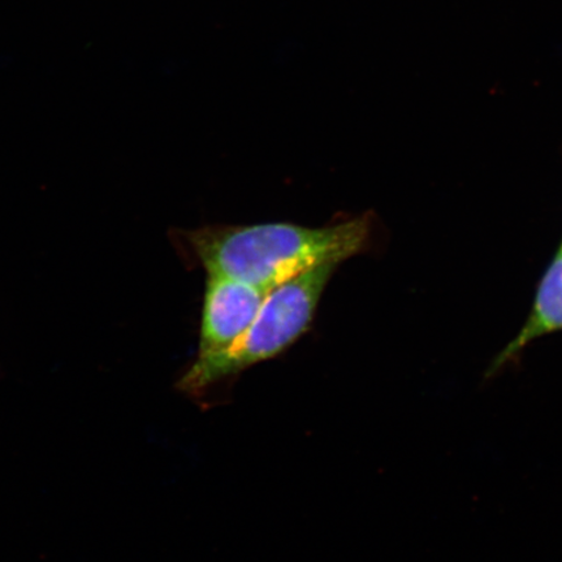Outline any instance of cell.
Masks as SVG:
<instances>
[{"instance_id":"obj_2","label":"cell","mask_w":562,"mask_h":562,"mask_svg":"<svg viewBox=\"0 0 562 562\" xmlns=\"http://www.w3.org/2000/svg\"><path fill=\"white\" fill-rule=\"evenodd\" d=\"M337 267L336 263L322 265L273 288L241 339L222 353L196 358L181 379L180 389L199 393L224 378L283 353L311 328Z\"/></svg>"},{"instance_id":"obj_4","label":"cell","mask_w":562,"mask_h":562,"mask_svg":"<svg viewBox=\"0 0 562 562\" xmlns=\"http://www.w3.org/2000/svg\"><path fill=\"white\" fill-rule=\"evenodd\" d=\"M559 329H562V245L539 286L529 321L516 339L510 341L492 362L487 376L496 374L504 364L512 361L519 351L538 337L559 331Z\"/></svg>"},{"instance_id":"obj_1","label":"cell","mask_w":562,"mask_h":562,"mask_svg":"<svg viewBox=\"0 0 562 562\" xmlns=\"http://www.w3.org/2000/svg\"><path fill=\"white\" fill-rule=\"evenodd\" d=\"M371 220L358 216L333 226L293 223L216 226L187 232V243L203 269L267 292L322 265H341L364 249Z\"/></svg>"},{"instance_id":"obj_3","label":"cell","mask_w":562,"mask_h":562,"mask_svg":"<svg viewBox=\"0 0 562 562\" xmlns=\"http://www.w3.org/2000/svg\"><path fill=\"white\" fill-rule=\"evenodd\" d=\"M269 292L221 273L207 272L199 358L229 349L255 322Z\"/></svg>"}]
</instances>
